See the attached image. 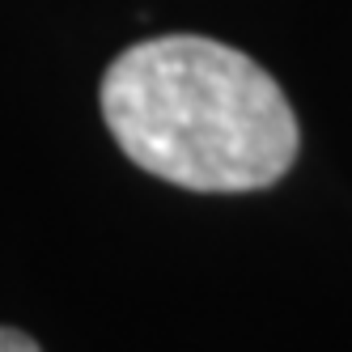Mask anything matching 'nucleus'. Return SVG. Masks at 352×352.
I'll return each mask as SVG.
<instances>
[{
	"label": "nucleus",
	"instance_id": "f257e3e1",
	"mask_svg": "<svg viewBox=\"0 0 352 352\" xmlns=\"http://www.w3.org/2000/svg\"><path fill=\"white\" fill-rule=\"evenodd\" d=\"M102 119L144 174L187 191H263L297 157V119L280 85L204 34L128 47L102 77Z\"/></svg>",
	"mask_w": 352,
	"mask_h": 352
},
{
	"label": "nucleus",
	"instance_id": "f03ea898",
	"mask_svg": "<svg viewBox=\"0 0 352 352\" xmlns=\"http://www.w3.org/2000/svg\"><path fill=\"white\" fill-rule=\"evenodd\" d=\"M0 352H43L26 331H13V327H0Z\"/></svg>",
	"mask_w": 352,
	"mask_h": 352
}]
</instances>
